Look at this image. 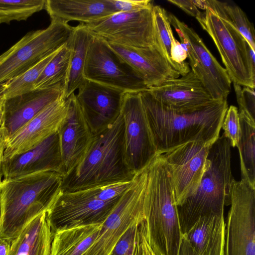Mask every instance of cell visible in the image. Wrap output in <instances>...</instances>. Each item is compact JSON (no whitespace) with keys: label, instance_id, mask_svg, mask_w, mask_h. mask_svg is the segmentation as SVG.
Returning a JSON list of instances; mask_svg holds the SVG:
<instances>
[{"label":"cell","instance_id":"31","mask_svg":"<svg viewBox=\"0 0 255 255\" xmlns=\"http://www.w3.org/2000/svg\"><path fill=\"white\" fill-rule=\"evenodd\" d=\"M70 56L68 44L62 47L47 64L37 81L34 90L51 88L64 84L67 77Z\"/></svg>","mask_w":255,"mask_h":255},{"label":"cell","instance_id":"8","mask_svg":"<svg viewBox=\"0 0 255 255\" xmlns=\"http://www.w3.org/2000/svg\"><path fill=\"white\" fill-rule=\"evenodd\" d=\"M145 168L137 173L103 223L96 241L83 255H110L122 235L132 226L144 221Z\"/></svg>","mask_w":255,"mask_h":255},{"label":"cell","instance_id":"23","mask_svg":"<svg viewBox=\"0 0 255 255\" xmlns=\"http://www.w3.org/2000/svg\"><path fill=\"white\" fill-rule=\"evenodd\" d=\"M224 212L200 217L184 234L193 255H225Z\"/></svg>","mask_w":255,"mask_h":255},{"label":"cell","instance_id":"26","mask_svg":"<svg viewBox=\"0 0 255 255\" xmlns=\"http://www.w3.org/2000/svg\"><path fill=\"white\" fill-rule=\"evenodd\" d=\"M93 32L83 23L74 27L68 43L70 50V61L66 79L63 85V97L67 99L78 90L85 80L84 69Z\"/></svg>","mask_w":255,"mask_h":255},{"label":"cell","instance_id":"15","mask_svg":"<svg viewBox=\"0 0 255 255\" xmlns=\"http://www.w3.org/2000/svg\"><path fill=\"white\" fill-rule=\"evenodd\" d=\"M152 8L117 12L85 25L93 33L110 42L137 48L156 46Z\"/></svg>","mask_w":255,"mask_h":255},{"label":"cell","instance_id":"13","mask_svg":"<svg viewBox=\"0 0 255 255\" xmlns=\"http://www.w3.org/2000/svg\"><path fill=\"white\" fill-rule=\"evenodd\" d=\"M170 24L179 29L186 39L185 44L191 70L202 82L215 100H227L232 81L223 68L191 27L171 13H168Z\"/></svg>","mask_w":255,"mask_h":255},{"label":"cell","instance_id":"33","mask_svg":"<svg viewBox=\"0 0 255 255\" xmlns=\"http://www.w3.org/2000/svg\"><path fill=\"white\" fill-rule=\"evenodd\" d=\"M152 17L156 45L160 52L173 68L170 58L172 43L175 37L166 10L160 5H154Z\"/></svg>","mask_w":255,"mask_h":255},{"label":"cell","instance_id":"3","mask_svg":"<svg viewBox=\"0 0 255 255\" xmlns=\"http://www.w3.org/2000/svg\"><path fill=\"white\" fill-rule=\"evenodd\" d=\"M62 180L61 174L53 171L2 179L0 238L10 243L31 220L47 212L62 190Z\"/></svg>","mask_w":255,"mask_h":255},{"label":"cell","instance_id":"27","mask_svg":"<svg viewBox=\"0 0 255 255\" xmlns=\"http://www.w3.org/2000/svg\"><path fill=\"white\" fill-rule=\"evenodd\" d=\"M103 223L78 226L56 233L50 255H83L96 241Z\"/></svg>","mask_w":255,"mask_h":255},{"label":"cell","instance_id":"45","mask_svg":"<svg viewBox=\"0 0 255 255\" xmlns=\"http://www.w3.org/2000/svg\"><path fill=\"white\" fill-rule=\"evenodd\" d=\"M1 202L0 200V221H1Z\"/></svg>","mask_w":255,"mask_h":255},{"label":"cell","instance_id":"1","mask_svg":"<svg viewBox=\"0 0 255 255\" xmlns=\"http://www.w3.org/2000/svg\"><path fill=\"white\" fill-rule=\"evenodd\" d=\"M139 93L157 153L194 141L211 146L219 137L227 100H216L194 112L178 113L162 105L147 90Z\"/></svg>","mask_w":255,"mask_h":255},{"label":"cell","instance_id":"4","mask_svg":"<svg viewBox=\"0 0 255 255\" xmlns=\"http://www.w3.org/2000/svg\"><path fill=\"white\" fill-rule=\"evenodd\" d=\"M122 115L112 125L95 134L81 162L63 177V191L74 192L108 184L130 181L135 174L129 168L124 151Z\"/></svg>","mask_w":255,"mask_h":255},{"label":"cell","instance_id":"25","mask_svg":"<svg viewBox=\"0 0 255 255\" xmlns=\"http://www.w3.org/2000/svg\"><path fill=\"white\" fill-rule=\"evenodd\" d=\"M46 212L31 220L11 241L8 255H50L53 236Z\"/></svg>","mask_w":255,"mask_h":255},{"label":"cell","instance_id":"40","mask_svg":"<svg viewBox=\"0 0 255 255\" xmlns=\"http://www.w3.org/2000/svg\"><path fill=\"white\" fill-rule=\"evenodd\" d=\"M178 255H193L191 246L184 234L182 236Z\"/></svg>","mask_w":255,"mask_h":255},{"label":"cell","instance_id":"2","mask_svg":"<svg viewBox=\"0 0 255 255\" xmlns=\"http://www.w3.org/2000/svg\"><path fill=\"white\" fill-rule=\"evenodd\" d=\"M143 209L146 240L154 252L178 255L183 233L171 175L162 154L145 167Z\"/></svg>","mask_w":255,"mask_h":255},{"label":"cell","instance_id":"44","mask_svg":"<svg viewBox=\"0 0 255 255\" xmlns=\"http://www.w3.org/2000/svg\"><path fill=\"white\" fill-rule=\"evenodd\" d=\"M150 255H163L160 254L158 252H156V251L154 252V251H153L152 249L151 248Z\"/></svg>","mask_w":255,"mask_h":255},{"label":"cell","instance_id":"6","mask_svg":"<svg viewBox=\"0 0 255 255\" xmlns=\"http://www.w3.org/2000/svg\"><path fill=\"white\" fill-rule=\"evenodd\" d=\"M74 27L52 18L45 29L29 32L0 55V85L29 69L68 44Z\"/></svg>","mask_w":255,"mask_h":255},{"label":"cell","instance_id":"14","mask_svg":"<svg viewBox=\"0 0 255 255\" xmlns=\"http://www.w3.org/2000/svg\"><path fill=\"white\" fill-rule=\"evenodd\" d=\"M211 146L202 141H191L162 154L171 175L177 206L197 190L208 165Z\"/></svg>","mask_w":255,"mask_h":255},{"label":"cell","instance_id":"24","mask_svg":"<svg viewBox=\"0 0 255 255\" xmlns=\"http://www.w3.org/2000/svg\"><path fill=\"white\" fill-rule=\"evenodd\" d=\"M45 9L51 19L85 24L117 13L110 0H46Z\"/></svg>","mask_w":255,"mask_h":255},{"label":"cell","instance_id":"21","mask_svg":"<svg viewBox=\"0 0 255 255\" xmlns=\"http://www.w3.org/2000/svg\"><path fill=\"white\" fill-rule=\"evenodd\" d=\"M61 168L57 131L31 149L2 161L1 178H13L41 171H53L61 174Z\"/></svg>","mask_w":255,"mask_h":255},{"label":"cell","instance_id":"7","mask_svg":"<svg viewBox=\"0 0 255 255\" xmlns=\"http://www.w3.org/2000/svg\"><path fill=\"white\" fill-rule=\"evenodd\" d=\"M196 19L214 42L225 69L234 84L255 87V71L249 56L250 44L229 23L219 17L210 8Z\"/></svg>","mask_w":255,"mask_h":255},{"label":"cell","instance_id":"37","mask_svg":"<svg viewBox=\"0 0 255 255\" xmlns=\"http://www.w3.org/2000/svg\"><path fill=\"white\" fill-rule=\"evenodd\" d=\"M234 87L240 111H245L255 119V88L244 87L234 84Z\"/></svg>","mask_w":255,"mask_h":255},{"label":"cell","instance_id":"42","mask_svg":"<svg viewBox=\"0 0 255 255\" xmlns=\"http://www.w3.org/2000/svg\"><path fill=\"white\" fill-rule=\"evenodd\" d=\"M10 246L8 241L0 238V255H8Z\"/></svg>","mask_w":255,"mask_h":255},{"label":"cell","instance_id":"29","mask_svg":"<svg viewBox=\"0 0 255 255\" xmlns=\"http://www.w3.org/2000/svg\"><path fill=\"white\" fill-rule=\"evenodd\" d=\"M193 1L198 8L204 9L210 8L219 17L231 24L242 34L255 51V35L253 24L239 6L216 0Z\"/></svg>","mask_w":255,"mask_h":255},{"label":"cell","instance_id":"28","mask_svg":"<svg viewBox=\"0 0 255 255\" xmlns=\"http://www.w3.org/2000/svg\"><path fill=\"white\" fill-rule=\"evenodd\" d=\"M241 135L237 146L241 179L255 186V120L245 111L239 113Z\"/></svg>","mask_w":255,"mask_h":255},{"label":"cell","instance_id":"22","mask_svg":"<svg viewBox=\"0 0 255 255\" xmlns=\"http://www.w3.org/2000/svg\"><path fill=\"white\" fill-rule=\"evenodd\" d=\"M62 96L63 86L59 84L51 88L34 90L4 100V118L1 128L7 138Z\"/></svg>","mask_w":255,"mask_h":255},{"label":"cell","instance_id":"17","mask_svg":"<svg viewBox=\"0 0 255 255\" xmlns=\"http://www.w3.org/2000/svg\"><path fill=\"white\" fill-rule=\"evenodd\" d=\"M125 92L85 79L76 97L93 134L112 125L121 114Z\"/></svg>","mask_w":255,"mask_h":255},{"label":"cell","instance_id":"10","mask_svg":"<svg viewBox=\"0 0 255 255\" xmlns=\"http://www.w3.org/2000/svg\"><path fill=\"white\" fill-rule=\"evenodd\" d=\"M118 200H98L90 188L74 192L61 190L46 212L53 236L70 228L104 223Z\"/></svg>","mask_w":255,"mask_h":255},{"label":"cell","instance_id":"20","mask_svg":"<svg viewBox=\"0 0 255 255\" xmlns=\"http://www.w3.org/2000/svg\"><path fill=\"white\" fill-rule=\"evenodd\" d=\"M107 42L111 48L142 80L148 89L180 76L155 46L137 48Z\"/></svg>","mask_w":255,"mask_h":255},{"label":"cell","instance_id":"43","mask_svg":"<svg viewBox=\"0 0 255 255\" xmlns=\"http://www.w3.org/2000/svg\"><path fill=\"white\" fill-rule=\"evenodd\" d=\"M4 118V100L0 99V129L3 126Z\"/></svg>","mask_w":255,"mask_h":255},{"label":"cell","instance_id":"9","mask_svg":"<svg viewBox=\"0 0 255 255\" xmlns=\"http://www.w3.org/2000/svg\"><path fill=\"white\" fill-rule=\"evenodd\" d=\"M225 223V255H255V186L233 180Z\"/></svg>","mask_w":255,"mask_h":255},{"label":"cell","instance_id":"38","mask_svg":"<svg viewBox=\"0 0 255 255\" xmlns=\"http://www.w3.org/2000/svg\"><path fill=\"white\" fill-rule=\"evenodd\" d=\"M117 12H130L145 8H152V1L150 0H110Z\"/></svg>","mask_w":255,"mask_h":255},{"label":"cell","instance_id":"5","mask_svg":"<svg viewBox=\"0 0 255 255\" xmlns=\"http://www.w3.org/2000/svg\"><path fill=\"white\" fill-rule=\"evenodd\" d=\"M230 141L223 134L211 146L208 165L195 193L177 206L181 231L185 233L202 216L224 212L230 204L234 179Z\"/></svg>","mask_w":255,"mask_h":255},{"label":"cell","instance_id":"35","mask_svg":"<svg viewBox=\"0 0 255 255\" xmlns=\"http://www.w3.org/2000/svg\"><path fill=\"white\" fill-rule=\"evenodd\" d=\"M221 128L224 135L230 141L231 147H237L241 135L239 112L234 106L228 107L224 118Z\"/></svg>","mask_w":255,"mask_h":255},{"label":"cell","instance_id":"32","mask_svg":"<svg viewBox=\"0 0 255 255\" xmlns=\"http://www.w3.org/2000/svg\"><path fill=\"white\" fill-rule=\"evenodd\" d=\"M46 0H0V24L25 20L45 9Z\"/></svg>","mask_w":255,"mask_h":255},{"label":"cell","instance_id":"30","mask_svg":"<svg viewBox=\"0 0 255 255\" xmlns=\"http://www.w3.org/2000/svg\"><path fill=\"white\" fill-rule=\"evenodd\" d=\"M59 49L25 72L0 84V99L5 100L34 90L35 84L40 75Z\"/></svg>","mask_w":255,"mask_h":255},{"label":"cell","instance_id":"36","mask_svg":"<svg viewBox=\"0 0 255 255\" xmlns=\"http://www.w3.org/2000/svg\"><path fill=\"white\" fill-rule=\"evenodd\" d=\"M132 181L113 183L90 189L97 199L110 202L118 200L129 187Z\"/></svg>","mask_w":255,"mask_h":255},{"label":"cell","instance_id":"16","mask_svg":"<svg viewBox=\"0 0 255 255\" xmlns=\"http://www.w3.org/2000/svg\"><path fill=\"white\" fill-rule=\"evenodd\" d=\"M62 96L41 111L5 141L2 160L24 153L58 131L68 113Z\"/></svg>","mask_w":255,"mask_h":255},{"label":"cell","instance_id":"19","mask_svg":"<svg viewBox=\"0 0 255 255\" xmlns=\"http://www.w3.org/2000/svg\"><path fill=\"white\" fill-rule=\"evenodd\" d=\"M147 91L164 107L178 113L198 111L216 101L191 70Z\"/></svg>","mask_w":255,"mask_h":255},{"label":"cell","instance_id":"34","mask_svg":"<svg viewBox=\"0 0 255 255\" xmlns=\"http://www.w3.org/2000/svg\"><path fill=\"white\" fill-rule=\"evenodd\" d=\"M141 224L134 225L128 229L119 240L110 255H134L141 244Z\"/></svg>","mask_w":255,"mask_h":255},{"label":"cell","instance_id":"41","mask_svg":"<svg viewBox=\"0 0 255 255\" xmlns=\"http://www.w3.org/2000/svg\"><path fill=\"white\" fill-rule=\"evenodd\" d=\"M7 137L2 128L0 129V184L1 182V165L2 160L4 143Z\"/></svg>","mask_w":255,"mask_h":255},{"label":"cell","instance_id":"12","mask_svg":"<svg viewBox=\"0 0 255 255\" xmlns=\"http://www.w3.org/2000/svg\"><path fill=\"white\" fill-rule=\"evenodd\" d=\"M121 115L126 160L130 171L136 174L158 153L139 92L125 93Z\"/></svg>","mask_w":255,"mask_h":255},{"label":"cell","instance_id":"39","mask_svg":"<svg viewBox=\"0 0 255 255\" xmlns=\"http://www.w3.org/2000/svg\"><path fill=\"white\" fill-rule=\"evenodd\" d=\"M167 1L179 7L186 13L196 18H199L202 13L195 5L193 0H167Z\"/></svg>","mask_w":255,"mask_h":255},{"label":"cell","instance_id":"11","mask_svg":"<svg viewBox=\"0 0 255 255\" xmlns=\"http://www.w3.org/2000/svg\"><path fill=\"white\" fill-rule=\"evenodd\" d=\"M84 77L125 93L148 90L133 70L111 48L107 40L94 33L87 53Z\"/></svg>","mask_w":255,"mask_h":255},{"label":"cell","instance_id":"18","mask_svg":"<svg viewBox=\"0 0 255 255\" xmlns=\"http://www.w3.org/2000/svg\"><path fill=\"white\" fill-rule=\"evenodd\" d=\"M67 116L58 130L62 158L61 174L68 175L82 160L92 142L94 134L78 103L76 94L67 99Z\"/></svg>","mask_w":255,"mask_h":255}]
</instances>
